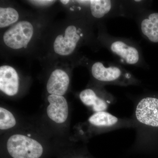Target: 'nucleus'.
<instances>
[{
    "instance_id": "11",
    "label": "nucleus",
    "mask_w": 158,
    "mask_h": 158,
    "mask_svg": "<svg viewBox=\"0 0 158 158\" xmlns=\"http://www.w3.org/2000/svg\"><path fill=\"white\" fill-rule=\"evenodd\" d=\"M142 33L152 42H158V13L150 15L141 23Z\"/></svg>"
},
{
    "instance_id": "7",
    "label": "nucleus",
    "mask_w": 158,
    "mask_h": 158,
    "mask_svg": "<svg viewBox=\"0 0 158 158\" xmlns=\"http://www.w3.org/2000/svg\"><path fill=\"white\" fill-rule=\"evenodd\" d=\"M69 83L68 74L62 69H57L51 74L47 85V90L51 94L62 96L68 90Z\"/></svg>"
},
{
    "instance_id": "4",
    "label": "nucleus",
    "mask_w": 158,
    "mask_h": 158,
    "mask_svg": "<svg viewBox=\"0 0 158 158\" xmlns=\"http://www.w3.org/2000/svg\"><path fill=\"white\" fill-rule=\"evenodd\" d=\"M80 37L76 27L69 26L65 30L64 36L59 35L55 40L54 51L56 53L61 56L70 55L76 47Z\"/></svg>"
},
{
    "instance_id": "13",
    "label": "nucleus",
    "mask_w": 158,
    "mask_h": 158,
    "mask_svg": "<svg viewBox=\"0 0 158 158\" xmlns=\"http://www.w3.org/2000/svg\"><path fill=\"white\" fill-rule=\"evenodd\" d=\"M19 15L16 10L11 8H0V27L4 28L17 21Z\"/></svg>"
},
{
    "instance_id": "3",
    "label": "nucleus",
    "mask_w": 158,
    "mask_h": 158,
    "mask_svg": "<svg viewBox=\"0 0 158 158\" xmlns=\"http://www.w3.org/2000/svg\"><path fill=\"white\" fill-rule=\"evenodd\" d=\"M34 34L31 23L22 21L6 31L3 36L4 43L7 46L14 49L26 48Z\"/></svg>"
},
{
    "instance_id": "6",
    "label": "nucleus",
    "mask_w": 158,
    "mask_h": 158,
    "mask_svg": "<svg viewBox=\"0 0 158 158\" xmlns=\"http://www.w3.org/2000/svg\"><path fill=\"white\" fill-rule=\"evenodd\" d=\"M19 88V77L16 70L9 65L0 67V90L9 96L18 93Z\"/></svg>"
},
{
    "instance_id": "15",
    "label": "nucleus",
    "mask_w": 158,
    "mask_h": 158,
    "mask_svg": "<svg viewBox=\"0 0 158 158\" xmlns=\"http://www.w3.org/2000/svg\"><path fill=\"white\" fill-rule=\"evenodd\" d=\"M31 2H33L36 5L39 6H46L50 5L55 2L54 1H31Z\"/></svg>"
},
{
    "instance_id": "16",
    "label": "nucleus",
    "mask_w": 158,
    "mask_h": 158,
    "mask_svg": "<svg viewBox=\"0 0 158 158\" xmlns=\"http://www.w3.org/2000/svg\"><path fill=\"white\" fill-rule=\"evenodd\" d=\"M60 2H61L62 4H64V5H66V4H67V3L69 2V1H61Z\"/></svg>"
},
{
    "instance_id": "2",
    "label": "nucleus",
    "mask_w": 158,
    "mask_h": 158,
    "mask_svg": "<svg viewBox=\"0 0 158 158\" xmlns=\"http://www.w3.org/2000/svg\"><path fill=\"white\" fill-rule=\"evenodd\" d=\"M138 131L144 128L158 127V99L144 98L136 105L133 118Z\"/></svg>"
},
{
    "instance_id": "14",
    "label": "nucleus",
    "mask_w": 158,
    "mask_h": 158,
    "mask_svg": "<svg viewBox=\"0 0 158 158\" xmlns=\"http://www.w3.org/2000/svg\"><path fill=\"white\" fill-rule=\"evenodd\" d=\"M16 120L13 114L4 108H0V129L7 130L14 127Z\"/></svg>"
},
{
    "instance_id": "9",
    "label": "nucleus",
    "mask_w": 158,
    "mask_h": 158,
    "mask_svg": "<svg viewBox=\"0 0 158 158\" xmlns=\"http://www.w3.org/2000/svg\"><path fill=\"white\" fill-rule=\"evenodd\" d=\"M91 72L94 77L100 81L114 82L119 80L122 72L119 68L115 66L105 67L102 63L96 62L93 64Z\"/></svg>"
},
{
    "instance_id": "8",
    "label": "nucleus",
    "mask_w": 158,
    "mask_h": 158,
    "mask_svg": "<svg viewBox=\"0 0 158 158\" xmlns=\"http://www.w3.org/2000/svg\"><path fill=\"white\" fill-rule=\"evenodd\" d=\"M80 98L84 104L90 107L95 113L106 111L113 103L112 99L98 96L91 89H86L82 91L80 94Z\"/></svg>"
},
{
    "instance_id": "12",
    "label": "nucleus",
    "mask_w": 158,
    "mask_h": 158,
    "mask_svg": "<svg viewBox=\"0 0 158 158\" xmlns=\"http://www.w3.org/2000/svg\"><path fill=\"white\" fill-rule=\"evenodd\" d=\"M90 3L91 14L96 18L103 17L110 11L112 7L111 2L109 0H91Z\"/></svg>"
},
{
    "instance_id": "5",
    "label": "nucleus",
    "mask_w": 158,
    "mask_h": 158,
    "mask_svg": "<svg viewBox=\"0 0 158 158\" xmlns=\"http://www.w3.org/2000/svg\"><path fill=\"white\" fill-rule=\"evenodd\" d=\"M48 100L50 104L47 110L48 117L57 123L65 122L69 113L68 103L65 98L50 94L48 97Z\"/></svg>"
},
{
    "instance_id": "10",
    "label": "nucleus",
    "mask_w": 158,
    "mask_h": 158,
    "mask_svg": "<svg viewBox=\"0 0 158 158\" xmlns=\"http://www.w3.org/2000/svg\"><path fill=\"white\" fill-rule=\"evenodd\" d=\"M111 49L114 53L124 59L128 64L134 65L139 60V53L137 49L127 45L123 41L113 42L111 44Z\"/></svg>"
},
{
    "instance_id": "1",
    "label": "nucleus",
    "mask_w": 158,
    "mask_h": 158,
    "mask_svg": "<svg viewBox=\"0 0 158 158\" xmlns=\"http://www.w3.org/2000/svg\"><path fill=\"white\" fill-rule=\"evenodd\" d=\"M7 148L13 158H39L43 152L42 145L38 141L21 135L10 137Z\"/></svg>"
}]
</instances>
